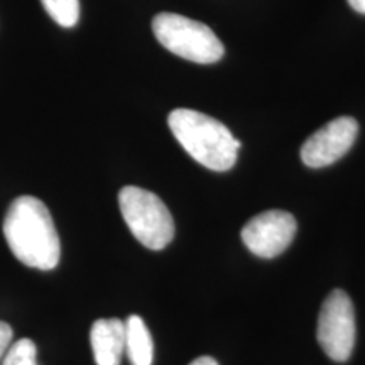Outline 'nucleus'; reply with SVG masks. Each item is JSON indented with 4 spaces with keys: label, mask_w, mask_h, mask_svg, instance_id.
<instances>
[{
    "label": "nucleus",
    "mask_w": 365,
    "mask_h": 365,
    "mask_svg": "<svg viewBox=\"0 0 365 365\" xmlns=\"http://www.w3.org/2000/svg\"><path fill=\"white\" fill-rule=\"evenodd\" d=\"M359 134V124L352 117H339L328 122L307 139L301 148V161L308 168H325L349 153Z\"/></svg>",
    "instance_id": "obj_7"
},
{
    "label": "nucleus",
    "mask_w": 365,
    "mask_h": 365,
    "mask_svg": "<svg viewBox=\"0 0 365 365\" xmlns=\"http://www.w3.org/2000/svg\"><path fill=\"white\" fill-rule=\"evenodd\" d=\"M97 365H120L125 352V322L118 318L97 319L90 331Z\"/></svg>",
    "instance_id": "obj_8"
},
{
    "label": "nucleus",
    "mask_w": 365,
    "mask_h": 365,
    "mask_svg": "<svg viewBox=\"0 0 365 365\" xmlns=\"http://www.w3.org/2000/svg\"><path fill=\"white\" fill-rule=\"evenodd\" d=\"M168 124L186 153L212 171H228L235 166L242 143L222 122L190 108H176Z\"/></svg>",
    "instance_id": "obj_2"
},
{
    "label": "nucleus",
    "mask_w": 365,
    "mask_h": 365,
    "mask_svg": "<svg viewBox=\"0 0 365 365\" xmlns=\"http://www.w3.org/2000/svg\"><path fill=\"white\" fill-rule=\"evenodd\" d=\"M38 349L29 339H21L11 344L2 359V365H38Z\"/></svg>",
    "instance_id": "obj_11"
},
{
    "label": "nucleus",
    "mask_w": 365,
    "mask_h": 365,
    "mask_svg": "<svg viewBox=\"0 0 365 365\" xmlns=\"http://www.w3.org/2000/svg\"><path fill=\"white\" fill-rule=\"evenodd\" d=\"M153 31L159 43L176 56L212 65L223 58V44L203 22L173 12H161L153 19Z\"/></svg>",
    "instance_id": "obj_3"
},
{
    "label": "nucleus",
    "mask_w": 365,
    "mask_h": 365,
    "mask_svg": "<svg viewBox=\"0 0 365 365\" xmlns=\"http://www.w3.org/2000/svg\"><path fill=\"white\" fill-rule=\"evenodd\" d=\"M125 352L132 365H153V339L144 319L137 314H130L125 322Z\"/></svg>",
    "instance_id": "obj_9"
},
{
    "label": "nucleus",
    "mask_w": 365,
    "mask_h": 365,
    "mask_svg": "<svg viewBox=\"0 0 365 365\" xmlns=\"http://www.w3.org/2000/svg\"><path fill=\"white\" fill-rule=\"evenodd\" d=\"M41 4L61 27H73L80 19V0H41Z\"/></svg>",
    "instance_id": "obj_10"
},
{
    "label": "nucleus",
    "mask_w": 365,
    "mask_h": 365,
    "mask_svg": "<svg viewBox=\"0 0 365 365\" xmlns=\"http://www.w3.org/2000/svg\"><path fill=\"white\" fill-rule=\"evenodd\" d=\"M122 217L144 247L161 250L175 237V220L158 195L139 186H125L118 193Z\"/></svg>",
    "instance_id": "obj_4"
},
{
    "label": "nucleus",
    "mask_w": 365,
    "mask_h": 365,
    "mask_svg": "<svg viewBox=\"0 0 365 365\" xmlns=\"http://www.w3.org/2000/svg\"><path fill=\"white\" fill-rule=\"evenodd\" d=\"M190 365H218V362L212 357H198L196 360H193Z\"/></svg>",
    "instance_id": "obj_14"
},
{
    "label": "nucleus",
    "mask_w": 365,
    "mask_h": 365,
    "mask_svg": "<svg viewBox=\"0 0 365 365\" xmlns=\"http://www.w3.org/2000/svg\"><path fill=\"white\" fill-rule=\"evenodd\" d=\"M14 339V331L11 325H7L6 322H0V362H2L4 355H6L7 349L11 346Z\"/></svg>",
    "instance_id": "obj_12"
},
{
    "label": "nucleus",
    "mask_w": 365,
    "mask_h": 365,
    "mask_svg": "<svg viewBox=\"0 0 365 365\" xmlns=\"http://www.w3.org/2000/svg\"><path fill=\"white\" fill-rule=\"evenodd\" d=\"M355 335L357 327L352 299L345 291H331L319 309L317 330L319 346L335 362H346L354 352Z\"/></svg>",
    "instance_id": "obj_5"
},
{
    "label": "nucleus",
    "mask_w": 365,
    "mask_h": 365,
    "mask_svg": "<svg viewBox=\"0 0 365 365\" xmlns=\"http://www.w3.org/2000/svg\"><path fill=\"white\" fill-rule=\"evenodd\" d=\"M298 223L291 213L269 210L259 213L242 228V240L254 255L272 259L284 252L293 242Z\"/></svg>",
    "instance_id": "obj_6"
},
{
    "label": "nucleus",
    "mask_w": 365,
    "mask_h": 365,
    "mask_svg": "<svg viewBox=\"0 0 365 365\" xmlns=\"http://www.w3.org/2000/svg\"><path fill=\"white\" fill-rule=\"evenodd\" d=\"M346 2H349V6L352 7L355 12L365 14V0H346Z\"/></svg>",
    "instance_id": "obj_13"
},
{
    "label": "nucleus",
    "mask_w": 365,
    "mask_h": 365,
    "mask_svg": "<svg viewBox=\"0 0 365 365\" xmlns=\"http://www.w3.org/2000/svg\"><path fill=\"white\" fill-rule=\"evenodd\" d=\"M9 249L27 267L51 271L61 257V244L49 210L34 196H19L4 218Z\"/></svg>",
    "instance_id": "obj_1"
}]
</instances>
